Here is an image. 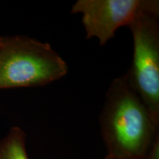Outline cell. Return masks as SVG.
<instances>
[{"label": "cell", "instance_id": "1", "mask_svg": "<svg viewBox=\"0 0 159 159\" xmlns=\"http://www.w3.org/2000/svg\"><path fill=\"white\" fill-rule=\"evenodd\" d=\"M99 123L107 159H143L158 136L159 122L125 74L111 82Z\"/></svg>", "mask_w": 159, "mask_h": 159}, {"label": "cell", "instance_id": "2", "mask_svg": "<svg viewBox=\"0 0 159 159\" xmlns=\"http://www.w3.org/2000/svg\"><path fill=\"white\" fill-rule=\"evenodd\" d=\"M68 65L48 43L0 37V89L43 86L63 78Z\"/></svg>", "mask_w": 159, "mask_h": 159}, {"label": "cell", "instance_id": "3", "mask_svg": "<svg viewBox=\"0 0 159 159\" xmlns=\"http://www.w3.org/2000/svg\"><path fill=\"white\" fill-rule=\"evenodd\" d=\"M159 2L148 5L128 26L134 42L131 66L126 73L130 86L159 122Z\"/></svg>", "mask_w": 159, "mask_h": 159}, {"label": "cell", "instance_id": "4", "mask_svg": "<svg viewBox=\"0 0 159 159\" xmlns=\"http://www.w3.org/2000/svg\"><path fill=\"white\" fill-rule=\"evenodd\" d=\"M150 0H77L71 8L81 14L86 39H98L104 46L122 27H128Z\"/></svg>", "mask_w": 159, "mask_h": 159}, {"label": "cell", "instance_id": "5", "mask_svg": "<svg viewBox=\"0 0 159 159\" xmlns=\"http://www.w3.org/2000/svg\"><path fill=\"white\" fill-rule=\"evenodd\" d=\"M25 139V132L19 127H13L0 141V159H29Z\"/></svg>", "mask_w": 159, "mask_h": 159}, {"label": "cell", "instance_id": "6", "mask_svg": "<svg viewBox=\"0 0 159 159\" xmlns=\"http://www.w3.org/2000/svg\"><path fill=\"white\" fill-rule=\"evenodd\" d=\"M143 159H159V136H158L151 144Z\"/></svg>", "mask_w": 159, "mask_h": 159}, {"label": "cell", "instance_id": "7", "mask_svg": "<svg viewBox=\"0 0 159 159\" xmlns=\"http://www.w3.org/2000/svg\"><path fill=\"white\" fill-rule=\"evenodd\" d=\"M105 159H107V158H105Z\"/></svg>", "mask_w": 159, "mask_h": 159}]
</instances>
